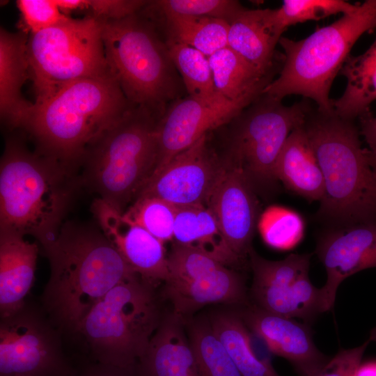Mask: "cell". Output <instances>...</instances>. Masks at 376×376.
<instances>
[{
    "instance_id": "cell-1",
    "label": "cell",
    "mask_w": 376,
    "mask_h": 376,
    "mask_svg": "<svg viewBox=\"0 0 376 376\" xmlns=\"http://www.w3.org/2000/svg\"><path fill=\"white\" fill-rule=\"evenodd\" d=\"M42 247L50 267L45 305L61 324L76 331L109 291L137 274L100 228L67 222Z\"/></svg>"
},
{
    "instance_id": "cell-2",
    "label": "cell",
    "mask_w": 376,
    "mask_h": 376,
    "mask_svg": "<svg viewBox=\"0 0 376 376\" xmlns=\"http://www.w3.org/2000/svg\"><path fill=\"white\" fill-rule=\"evenodd\" d=\"M33 103L22 128L38 152L76 171L87 148L134 107L111 74L72 81Z\"/></svg>"
},
{
    "instance_id": "cell-3",
    "label": "cell",
    "mask_w": 376,
    "mask_h": 376,
    "mask_svg": "<svg viewBox=\"0 0 376 376\" xmlns=\"http://www.w3.org/2000/svg\"><path fill=\"white\" fill-rule=\"evenodd\" d=\"M81 186L76 171L9 139L0 163V229L44 246L58 234Z\"/></svg>"
},
{
    "instance_id": "cell-4",
    "label": "cell",
    "mask_w": 376,
    "mask_h": 376,
    "mask_svg": "<svg viewBox=\"0 0 376 376\" xmlns=\"http://www.w3.org/2000/svg\"><path fill=\"white\" fill-rule=\"evenodd\" d=\"M304 127L324 178L318 217L336 228L376 223V173L354 120L312 107Z\"/></svg>"
},
{
    "instance_id": "cell-5",
    "label": "cell",
    "mask_w": 376,
    "mask_h": 376,
    "mask_svg": "<svg viewBox=\"0 0 376 376\" xmlns=\"http://www.w3.org/2000/svg\"><path fill=\"white\" fill-rule=\"evenodd\" d=\"M160 119L134 106L87 148L80 164L81 185L124 212L156 169Z\"/></svg>"
},
{
    "instance_id": "cell-6",
    "label": "cell",
    "mask_w": 376,
    "mask_h": 376,
    "mask_svg": "<svg viewBox=\"0 0 376 376\" xmlns=\"http://www.w3.org/2000/svg\"><path fill=\"white\" fill-rule=\"evenodd\" d=\"M376 28V0L359 3L334 22L308 37L293 40L281 37L284 61L279 77L263 94L282 100L288 95H301L313 100L319 110H334L329 91L357 40Z\"/></svg>"
},
{
    "instance_id": "cell-7",
    "label": "cell",
    "mask_w": 376,
    "mask_h": 376,
    "mask_svg": "<svg viewBox=\"0 0 376 376\" xmlns=\"http://www.w3.org/2000/svg\"><path fill=\"white\" fill-rule=\"evenodd\" d=\"M110 72L129 102L159 117L178 91V79L166 41L139 13L118 20H100Z\"/></svg>"
},
{
    "instance_id": "cell-8",
    "label": "cell",
    "mask_w": 376,
    "mask_h": 376,
    "mask_svg": "<svg viewBox=\"0 0 376 376\" xmlns=\"http://www.w3.org/2000/svg\"><path fill=\"white\" fill-rule=\"evenodd\" d=\"M164 313L155 288L135 274L96 303L77 331L100 363L135 369Z\"/></svg>"
},
{
    "instance_id": "cell-9",
    "label": "cell",
    "mask_w": 376,
    "mask_h": 376,
    "mask_svg": "<svg viewBox=\"0 0 376 376\" xmlns=\"http://www.w3.org/2000/svg\"><path fill=\"white\" fill-rule=\"evenodd\" d=\"M27 56L35 102L72 81L111 74L105 56L101 22L88 15L80 19L70 17L29 35Z\"/></svg>"
},
{
    "instance_id": "cell-10",
    "label": "cell",
    "mask_w": 376,
    "mask_h": 376,
    "mask_svg": "<svg viewBox=\"0 0 376 376\" xmlns=\"http://www.w3.org/2000/svg\"><path fill=\"white\" fill-rule=\"evenodd\" d=\"M312 109L304 99L290 106L262 94L233 120L228 162L239 168L254 190L273 189L275 168L290 134Z\"/></svg>"
},
{
    "instance_id": "cell-11",
    "label": "cell",
    "mask_w": 376,
    "mask_h": 376,
    "mask_svg": "<svg viewBox=\"0 0 376 376\" xmlns=\"http://www.w3.org/2000/svg\"><path fill=\"white\" fill-rule=\"evenodd\" d=\"M169 274L161 292L184 320L210 304H250L243 277L212 257L174 243L167 256Z\"/></svg>"
},
{
    "instance_id": "cell-12",
    "label": "cell",
    "mask_w": 376,
    "mask_h": 376,
    "mask_svg": "<svg viewBox=\"0 0 376 376\" xmlns=\"http://www.w3.org/2000/svg\"><path fill=\"white\" fill-rule=\"evenodd\" d=\"M249 256L253 272L249 299L253 304L308 324L324 313L320 288H315L308 276L311 254L291 253L281 260H269L252 248Z\"/></svg>"
},
{
    "instance_id": "cell-13",
    "label": "cell",
    "mask_w": 376,
    "mask_h": 376,
    "mask_svg": "<svg viewBox=\"0 0 376 376\" xmlns=\"http://www.w3.org/2000/svg\"><path fill=\"white\" fill-rule=\"evenodd\" d=\"M57 336L47 322L26 304L1 318L0 376L67 375Z\"/></svg>"
},
{
    "instance_id": "cell-14",
    "label": "cell",
    "mask_w": 376,
    "mask_h": 376,
    "mask_svg": "<svg viewBox=\"0 0 376 376\" xmlns=\"http://www.w3.org/2000/svg\"><path fill=\"white\" fill-rule=\"evenodd\" d=\"M207 134L155 173L137 198L155 197L175 207L206 205L226 167L210 149Z\"/></svg>"
},
{
    "instance_id": "cell-15",
    "label": "cell",
    "mask_w": 376,
    "mask_h": 376,
    "mask_svg": "<svg viewBox=\"0 0 376 376\" xmlns=\"http://www.w3.org/2000/svg\"><path fill=\"white\" fill-rule=\"evenodd\" d=\"M251 104L224 97L212 102L190 96L176 100L159 122V155L154 173L210 130L232 121Z\"/></svg>"
},
{
    "instance_id": "cell-16",
    "label": "cell",
    "mask_w": 376,
    "mask_h": 376,
    "mask_svg": "<svg viewBox=\"0 0 376 376\" xmlns=\"http://www.w3.org/2000/svg\"><path fill=\"white\" fill-rule=\"evenodd\" d=\"M316 253L327 272V281L320 288L323 312H327L334 306L343 280L376 267V223L328 230L318 240Z\"/></svg>"
},
{
    "instance_id": "cell-17",
    "label": "cell",
    "mask_w": 376,
    "mask_h": 376,
    "mask_svg": "<svg viewBox=\"0 0 376 376\" xmlns=\"http://www.w3.org/2000/svg\"><path fill=\"white\" fill-rule=\"evenodd\" d=\"M100 228L143 281L156 288L169 277L164 243L125 214L97 198L92 204Z\"/></svg>"
},
{
    "instance_id": "cell-18",
    "label": "cell",
    "mask_w": 376,
    "mask_h": 376,
    "mask_svg": "<svg viewBox=\"0 0 376 376\" xmlns=\"http://www.w3.org/2000/svg\"><path fill=\"white\" fill-rule=\"evenodd\" d=\"M206 206L231 250L243 260L252 249L260 215L256 191L239 168L228 162Z\"/></svg>"
},
{
    "instance_id": "cell-19",
    "label": "cell",
    "mask_w": 376,
    "mask_h": 376,
    "mask_svg": "<svg viewBox=\"0 0 376 376\" xmlns=\"http://www.w3.org/2000/svg\"><path fill=\"white\" fill-rule=\"evenodd\" d=\"M237 310L247 328L264 341L271 352L287 359L300 376H313L329 360L315 346L311 324L251 303Z\"/></svg>"
},
{
    "instance_id": "cell-20",
    "label": "cell",
    "mask_w": 376,
    "mask_h": 376,
    "mask_svg": "<svg viewBox=\"0 0 376 376\" xmlns=\"http://www.w3.org/2000/svg\"><path fill=\"white\" fill-rule=\"evenodd\" d=\"M285 30L276 8L243 7L229 22L228 47L260 71L273 74L275 47Z\"/></svg>"
},
{
    "instance_id": "cell-21",
    "label": "cell",
    "mask_w": 376,
    "mask_h": 376,
    "mask_svg": "<svg viewBox=\"0 0 376 376\" xmlns=\"http://www.w3.org/2000/svg\"><path fill=\"white\" fill-rule=\"evenodd\" d=\"M185 320L164 313L136 371L139 376H199Z\"/></svg>"
},
{
    "instance_id": "cell-22",
    "label": "cell",
    "mask_w": 376,
    "mask_h": 376,
    "mask_svg": "<svg viewBox=\"0 0 376 376\" xmlns=\"http://www.w3.org/2000/svg\"><path fill=\"white\" fill-rule=\"evenodd\" d=\"M26 34L0 31V114L8 126L22 127L34 103L26 100L22 87L30 77Z\"/></svg>"
},
{
    "instance_id": "cell-23",
    "label": "cell",
    "mask_w": 376,
    "mask_h": 376,
    "mask_svg": "<svg viewBox=\"0 0 376 376\" xmlns=\"http://www.w3.org/2000/svg\"><path fill=\"white\" fill-rule=\"evenodd\" d=\"M13 230L0 229V313L10 316L25 305L34 279L38 244Z\"/></svg>"
},
{
    "instance_id": "cell-24",
    "label": "cell",
    "mask_w": 376,
    "mask_h": 376,
    "mask_svg": "<svg viewBox=\"0 0 376 376\" xmlns=\"http://www.w3.org/2000/svg\"><path fill=\"white\" fill-rule=\"evenodd\" d=\"M275 174L278 181L310 201H320L324 187L323 175L304 124L288 136L278 158Z\"/></svg>"
},
{
    "instance_id": "cell-25",
    "label": "cell",
    "mask_w": 376,
    "mask_h": 376,
    "mask_svg": "<svg viewBox=\"0 0 376 376\" xmlns=\"http://www.w3.org/2000/svg\"><path fill=\"white\" fill-rule=\"evenodd\" d=\"M176 207L175 243L198 250L228 267L241 264L242 260L231 250L206 205Z\"/></svg>"
},
{
    "instance_id": "cell-26",
    "label": "cell",
    "mask_w": 376,
    "mask_h": 376,
    "mask_svg": "<svg viewBox=\"0 0 376 376\" xmlns=\"http://www.w3.org/2000/svg\"><path fill=\"white\" fill-rule=\"evenodd\" d=\"M217 92L235 102L252 103L272 81L265 73L226 47L208 57Z\"/></svg>"
},
{
    "instance_id": "cell-27",
    "label": "cell",
    "mask_w": 376,
    "mask_h": 376,
    "mask_svg": "<svg viewBox=\"0 0 376 376\" xmlns=\"http://www.w3.org/2000/svg\"><path fill=\"white\" fill-rule=\"evenodd\" d=\"M347 79L343 95L332 100L337 115L354 120L370 111L376 100V39L370 47L359 56H349L340 70Z\"/></svg>"
},
{
    "instance_id": "cell-28",
    "label": "cell",
    "mask_w": 376,
    "mask_h": 376,
    "mask_svg": "<svg viewBox=\"0 0 376 376\" xmlns=\"http://www.w3.org/2000/svg\"><path fill=\"white\" fill-rule=\"evenodd\" d=\"M209 320L242 376H280L269 361L254 353L249 329L237 308L213 312Z\"/></svg>"
},
{
    "instance_id": "cell-29",
    "label": "cell",
    "mask_w": 376,
    "mask_h": 376,
    "mask_svg": "<svg viewBox=\"0 0 376 376\" xmlns=\"http://www.w3.org/2000/svg\"><path fill=\"white\" fill-rule=\"evenodd\" d=\"M167 40L192 47L207 57L228 47L229 23L221 19L163 13Z\"/></svg>"
},
{
    "instance_id": "cell-30",
    "label": "cell",
    "mask_w": 376,
    "mask_h": 376,
    "mask_svg": "<svg viewBox=\"0 0 376 376\" xmlns=\"http://www.w3.org/2000/svg\"><path fill=\"white\" fill-rule=\"evenodd\" d=\"M185 322L199 376H242L209 318H190Z\"/></svg>"
},
{
    "instance_id": "cell-31",
    "label": "cell",
    "mask_w": 376,
    "mask_h": 376,
    "mask_svg": "<svg viewBox=\"0 0 376 376\" xmlns=\"http://www.w3.org/2000/svg\"><path fill=\"white\" fill-rule=\"evenodd\" d=\"M166 42L188 96L210 102L224 97L216 91L208 57L185 44L167 40Z\"/></svg>"
},
{
    "instance_id": "cell-32",
    "label": "cell",
    "mask_w": 376,
    "mask_h": 376,
    "mask_svg": "<svg viewBox=\"0 0 376 376\" xmlns=\"http://www.w3.org/2000/svg\"><path fill=\"white\" fill-rule=\"evenodd\" d=\"M257 227L265 243L276 250L292 249L304 234L301 217L293 210L276 205L260 214Z\"/></svg>"
},
{
    "instance_id": "cell-33",
    "label": "cell",
    "mask_w": 376,
    "mask_h": 376,
    "mask_svg": "<svg viewBox=\"0 0 376 376\" xmlns=\"http://www.w3.org/2000/svg\"><path fill=\"white\" fill-rule=\"evenodd\" d=\"M176 210L175 206L160 198L142 196L137 198L124 214L164 243L173 239Z\"/></svg>"
},
{
    "instance_id": "cell-34",
    "label": "cell",
    "mask_w": 376,
    "mask_h": 376,
    "mask_svg": "<svg viewBox=\"0 0 376 376\" xmlns=\"http://www.w3.org/2000/svg\"><path fill=\"white\" fill-rule=\"evenodd\" d=\"M358 4L343 0H284L276 9L279 20L286 29L297 23L351 13L357 9Z\"/></svg>"
},
{
    "instance_id": "cell-35",
    "label": "cell",
    "mask_w": 376,
    "mask_h": 376,
    "mask_svg": "<svg viewBox=\"0 0 376 376\" xmlns=\"http://www.w3.org/2000/svg\"><path fill=\"white\" fill-rule=\"evenodd\" d=\"M153 3L160 12L217 18L228 23L243 8L233 0H159Z\"/></svg>"
},
{
    "instance_id": "cell-36",
    "label": "cell",
    "mask_w": 376,
    "mask_h": 376,
    "mask_svg": "<svg viewBox=\"0 0 376 376\" xmlns=\"http://www.w3.org/2000/svg\"><path fill=\"white\" fill-rule=\"evenodd\" d=\"M20 13V28L29 35L54 26L70 17L64 14L55 0H18Z\"/></svg>"
},
{
    "instance_id": "cell-37",
    "label": "cell",
    "mask_w": 376,
    "mask_h": 376,
    "mask_svg": "<svg viewBox=\"0 0 376 376\" xmlns=\"http://www.w3.org/2000/svg\"><path fill=\"white\" fill-rule=\"evenodd\" d=\"M150 3L143 0H86V11L99 20H118L138 13Z\"/></svg>"
},
{
    "instance_id": "cell-38",
    "label": "cell",
    "mask_w": 376,
    "mask_h": 376,
    "mask_svg": "<svg viewBox=\"0 0 376 376\" xmlns=\"http://www.w3.org/2000/svg\"><path fill=\"white\" fill-rule=\"evenodd\" d=\"M370 342L368 339L359 347L341 349L313 376H355Z\"/></svg>"
},
{
    "instance_id": "cell-39",
    "label": "cell",
    "mask_w": 376,
    "mask_h": 376,
    "mask_svg": "<svg viewBox=\"0 0 376 376\" xmlns=\"http://www.w3.org/2000/svg\"><path fill=\"white\" fill-rule=\"evenodd\" d=\"M360 134L364 137L369 150L376 152V116L368 111L359 118Z\"/></svg>"
},
{
    "instance_id": "cell-40",
    "label": "cell",
    "mask_w": 376,
    "mask_h": 376,
    "mask_svg": "<svg viewBox=\"0 0 376 376\" xmlns=\"http://www.w3.org/2000/svg\"><path fill=\"white\" fill-rule=\"evenodd\" d=\"M86 376H139L136 369H126L104 364L98 365Z\"/></svg>"
},
{
    "instance_id": "cell-41",
    "label": "cell",
    "mask_w": 376,
    "mask_h": 376,
    "mask_svg": "<svg viewBox=\"0 0 376 376\" xmlns=\"http://www.w3.org/2000/svg\"><path fill=\"white\" fill-rule=\"evenodd\" d=\"M60 10L65 15L76 10H86V0H55Z\"/></svg>"
},
{
    "instance_id": "cell-42",
    "label": "cell",
    "mask_w": 376,
    "mask_h": 376,
    "mask_svg": "<svg viewBox=\"0 0 376 376\" xmlns=\"http://www.w3.org/2000/svg\"><path fill=\"white\" fill-rule=\"evenodd\" d=\"M355 376H376V361L361 363Z\"/></svg>"
},
{
    "instance_id": "cell-43",
    "label": "cell",
    "mask_w": 376,
    "mask_h": 376,
    "mask_svg": "<svg viewBox=\"0 0 376 376\" xmlns=\"http://www.w3.org/2000/svg\"><path fill=\"white\" fill-rule=\"evenodd\" d=\"M366 156L370 167L376 173V152L366 148Z\"/></svg>"
},
{
    "instance_id": "cell-44",
    "label": "cell",
    "mask_w": 376,
    "mask_h": 376,
    "mask_svg": "<svg viewBox=\"0 0 376 376\" xmlns=\"http://www.w3.org/2000/svg\"><path fill=\"white\" fill-rule=\"evenodd\" d=\"M368 339L370 340V342L375 341L376 343V327L372 329V330L370 331Z\"/></svg>"
}]
</instances>
